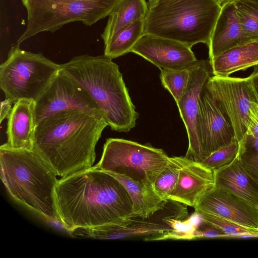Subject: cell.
Listing matches in <instances>:
<instances>
[{"mask_svg":"<svg viewBox=\"0 0 258 258\" xmlns=\"http://www.w3.org/2000/svg\"><path fill=\"white\" fill-rule=\"evenodd\" d=\"M168 0H148L147 2V6L148 10L160 4L166 2Z\"/></svg>","mask_w":258,"mask_h":258,"instance_id":"obj_33","label":"cell"},{"mask_svg":"<svg viewBox=\"0 0 258 258\" xmlns=\"http://www.w3.org/2000/svg\"><path fill=\"white\" fill-rule=\"evenodd\" d=\"M60 69L88 93L113 131L128 132L139 117L118 66L104 54H83Z\"/></svg>","mask_w":258,"mask_h":258,"instance_id":"obj_3","label":"cell"},{"mask_svg":"<svg viewBox=\"0 0 258 258\" xmlns=\"http://www.w3.org/2000/svg\"><path fill=\"white\" fill-rule=\"evenodd\" d=\"M206 86L229 117L239 143L247 132L252 105L258 103L249 77L213 75Z\"/></svg>","mask_w":258,"mask_h":258,"instance_id":"obj_10","label":"cell"},{"mask_svg":"<svg viewBox=\"0 0 258 258\" xmlns=\"http://www.w3.org/2000/svg\"><path fill=\"white\" fill-rule=\"evenodd\" d=\"M221 7L228 3L233 2L235 0H215Z\"/></svg>","mask_w":258,"mask_h":258,"instance_id":"obj_34","label":"cell"},{"mask_svg":"<svg viewBox=\"0 0 258 258\" xmlns=\"http://www.w3.org/2000/svg\"><path fill=\"white\" fill-rule=\"evenodd\" d=\"M107 126L104 118L85 111L57 112L36 124L33 149L65 178L93 167L96 145Z\"/></svg>","mask_w":258,"mask_h":258,"instance_id":"obj_2","label":"cell"},{"mask_svg":"<svg viewBox=\"0 0 258 258\" xmlns=\"http://www.w3.org/2000/svg\"><path fill=\"white\" fill-rule=\"evenodd\" d=\"M169 157L164 150L122 139H108L101 158L95 167L122 175L153 188L158 176L167 166Z\"/></svg>","mask_w":258,"mask_h":258,"instance_id":"obj_7","label":"cell"},{"mask_svg":"<svg viewBox=\"0 0 258 258\" xmlns=\"http://www.w3.org/2000/svg\"><path fill=\"white\" fill-rule=\"evenodd\" d=\"M234 3L243 32L251 42L258 41V7L249 0Z\"/></svg>","mask_w":258,"mask_h":258,"instance_id":"obj_25","label":"cell"},{"mask_svg":"<svg viewBox=\"0 0 258 258\" xmlns=\"http://www.w3.org/2000/svg\"><path fill=\"white\" fill-rule=\"evenodd\" d=\"M1 179L11 196L49 221L61 224L55 199L57 175L34 149L0 147Z\"/></svg>","mask_w":258,"mask_h":258,"instance_id":"obj_4","label":"cell"},{"mask_svg":"<svg viewBox=\"0 0 258 258\" xmlns=\"http://www.w3.org/2000/svg\"><path fill=\"white\" fill-rule=\"evenodd\" d=\"M144 20L137 21L122 29L104 44V54L111 58L130 52L144 34Z\"/></svg>","mask_w":258,"mask_h":258,"instance_id":"obj_23","label":"cell"},{"mask_svg":"<svg viewBox=\"0 0 258 258\" xmlns=\"http://www.w3.org/2000/svg\"><path fill=\"white\" fill-rule=\"evenodd\" d=\"M196 213L199 215L202 222L218 228L226 234L229 238L258 237L257 233L256 232L243 227L226 219L202 212Z\"/></svg>","mask_w":258,"mask_h":258,"instance_id":"obj_28","label":"cell"},{"mask_svg":"<svg viewBox=\"0 0 258 258\" xmlns=\"http://www.w3.org/2000/svg\"><path fill=\"white\" fill-rule=\"evenodd\" d=\"M215 0H168L148 10L144 34L172 39L190 48L210 44L221 10Z\"/></svg>","mask_w":258,"mask_h":258,"instance_id":"obj_5","label":"cell"},{"mask_svg":"<svg viewBox=\"0 0 258 258\" xmlns=\"http://www.w3.org/2000/svg\"><path fill=\"white\" fill-rule=\"evenodd\" d=\"M239 144L236 157L244 171L258 183V137L245 134Z\"/></svg>","mask_w":258,"mask_h":258,"instance_id":"obj_26","label":"cell"},{"mask_svg":"<svg viewBox=\"0 0 258 258\" xmlns=\"http://www.w3.org/2000/svg\"><path fill=\"white\" fill-rule=\"evenodd\" d=\"M251 42L242 30L234 2L222 6L211 36L209 59Z\"/></svg>","mask_w":258,"mask_h":258,"instance_id":"obj_17","label":"cell"},{"mask_svg":"<svg viewBox=\"0 0 258 258\" xmlns=\"http://www.w3.org/2000/svg\"><path fill=\"white\" fill-rule=\"evenodd\" d=\"M239 144L237 139L229 145L210 155L202 162L213 171L222 168L231 163L236 158Z\"/></svg>","mask_w":258,"mask_h":258,"instance_id":"obj_29","label":"cell"},{"mask_svg":"<svg viewBox=\"0 0 258 258\" xmlns=\"http://www.w3.org/2000/svg\"><path fill=\"white\" fill-rule=\"evenodd\" d=\"M55 199L61 225L69 232L135 216L125 187L114 176L94 166L59 179Z\"/></svg>","mask_w":258,"mask_h":258,"instance_id":"obj_1","label":"cell"},{"mask_svg":"<svg viewBox=\"0 0 258 258\" xmlns=\"http://www.w3.org/2000/svg\"><path fill=\"white\" fill-rule=\"evenodd\" d=\"M214 173V185L226 189L258 207V183L244 171L237 157Z\"/></svg>","mask_w":258,"mask_h":258,"instance_id":"obj_19","label":"cell"},{"mask_svg":"<svg viewBox=\"0 0 258 258\" xmlns=\"http://www.w3.org/2000/svg\"><path fill=\"white\" fill-rule=\"evenodd\" d=\"M189 69L190 76L187 85L176 104L188 140L185 156L197 161L199 151L200 96L203 88L213 76V73L209 59L198 60Z\"/></svg>","mask_w":258,"mask_h":258,"instance_id":"obj_13","label":"cell"},{"mask_svg":"<svg viewBox=\"0 0 258 258\" xmlns=\"http://www.w3.org/2000/svg\"><path fill=\"white\" fill-rule=\"evenodd\" d=\"M199 103V151L197 161L202 162L236 138L229 117L212 96L206 84L200 93Z\"/></svg>","mask_w":258,"mask_h":258,"instance_id":"obj_12","label":"cell"},{"mask_svg":"<svg viewBox=\"0 0 258 258\" xmlns=\"http://www.w3.org/2000/svg\"><path fill=\"white\" fill-rule=\"evenodd\" d=\"M210 61L213 75L219 77H228L236 72L257 66L258 41L228 49Z\"/></svg>","mask_w":258,"mask_h":258,"instance_id":"obj_20","label":"cell"},{"mask_svg":"<svg viewBox=\"0 0 258 258\" xmlns=\"http://www.w3.org/2000/svg\"><path fill=\"white\" fill-rule=\"evenodd\" d=\"M35 101L20 99L13 105L7 121V145L16 149H32L36 122Z\"/></svg>","mask_w":258,"mask_h":258,"instance_id":"obj_18","label":"cell"},{"mask_svg":"<svg viewBox=\"0 0 258 258\" xmlns=\"http://www.w3.org/2000/svg\"><path fill=\"white\" fill-rule=\"evenodd\" d=\"M130 52L142 56L161 71L188 68L198 60L186 45L150 34H143Z\"/></svg>","mask_w":258,"mask_h":258,"instance_id":"obj_15","label":"cell"},{"mask_svg":"<svg viewBox=\"0 0 258 258\" xmlns=\"http://www.w3.org/2000/svg\"><path fill=\"white\" fill-rule=\"evenodd\" d=\"M27 25L17 41L20 44L43 32L54 33L70 23L91 26L108 16L118 0H21Z\"/></svg>","mask_w":258,"mask_h":258,"instance_id":"obj_6","label":"cell"},{"mask_svg":"<svg viewBox=\"0 0 258 258\" xmlns=\"http://www.w3.org/2000/svg\"><path fill=\"white\" fill-rule=\"evenodd\" d=\"M187 217L186 205L168 199L161 208L147 218L133 216L116 223L77 228L71 231L70 234L75 237L98 239L164 240L173 229L175 220H184Z\"/></svg>","mask_w":258,"mask_h":258,"instance_id":"obj_9","label":"cell"},{"mask_svg":"<svg viewBox=\"0 0 258 258\" xmlns=\"http://www.w3.org/2000/svg\"><path fill=\"white\" fill-rule=\"evenodd\" d=\"M111 174L123 184L130 194L135 216L147 218L161 208L167 200L161 199L153 188L146 187L124 176Z\"/></svg>","mask_w":258,"mask_h":258,"instance_id":"obj_22","label":"cell"},{"mask_svg":"<svg viewBox=\"0 0 258 258\" xmlns=\"http://www.w3.org/2000/svg\"><path fill=\"white\" fill-rule=\"evenodd\" d=\"M68 110L83 111L105 119L86 90L60 69L35 101L36 124L51 115Z\"/></svg>","mask_w":258,"mask_h":258,"instance_id":"obj_11","label":"cell"},{"mask_svg":"<svg viewBox=\"0 0 258 258\" xmlns=\"http://www.w3.org/2000/svg\"><path fill=\"white\" fill-rule=\"evenodd\" d=\"M148 11L146 0H118L108 15L101 35L104 43L124 27L137 21L145 20Z\"/></svg>","mask_w":258,"mask_h":258,"instance_id":"obj_21","label":"cell"},{"mask_svg":"<svg viewBox=\"0 0 258 258\" xmlns=\"http://www.w3.org/2000/svg\"><path fill=\"white\" fill-rule=\"evenodd\" d=\"M188 160L185 156L169 157L167 166L158 176L153 186L155 192L161 199H169L177 181L180 170Z\"/></svg>","mask_w":258,"mask_h":258,"instance_id":"obj_24","label":"cell"},{"mask_svg":"<svg viewBox=\"0 0 258 258\" xmlns=\"http://www.w3.org/2000/svg\"><path fill=\"white\" fill-rule=\"evenodd\" d=\"M229 238L224 232L216 227L203 222L199 225L194 234V239Z\"/></svg>","mask_w":258,"mask_h":258,"instance_id":"obj_30","label":"cell"},{"mask_svg":"<svg viewBox=\"0 0 258 258\" xmlns=\"http://www.w3.org/2000/svg\"><path fill=\"white\" fill-rule=\"evenodd\" d=\"M248 77L258 100V65L254 67L252 73Z\"/></svg>","mask_w":258,"mask_h":258,"instance_id":"obj_32","label":"cell"},{"mask_svg":"<svg viewBox=\"0 0 258 258\" xmlns=\"http://www.w3.org/2000/svg\"><path fill=\"white\" fill-rule=\"evenodd\" d=\"M194 209L196 212L226 219L258 235V207L226 189L214 185L201 197Z\"/></svg>","mask_w":258,"mask_h":258,"instance_id":"obj_14","label":"cell"},{"mask_svg":"<svg viewBox=\"0 0 258 258\" xmlns=\"http://www.w3.org/2000/svg\"><path fill=\"white\" fill-rule=\"evenodd\" d=\"M60 69L42 53L13 47L0 66V88L15 103L20 99L36 101Z\"/></svg>","mask_w":258,"mask_h":258,"instance_id":"obj_8","label":"cell"},{"mask_svg":"<svg viewBox=\"0 0 258 258\" xmlns=\"http://www.w3.org/2000/svg\"><path fill=\"white\" fill-rule=\"evenodd\" d=\"M14 103L10 99L6 98L1 102L0 110V123L7 119L10 115Z\"/></svg>","mask_w":258,"mask_h":258,"instance_id":"obj_31","label":"cell"},{"mask_svg":"<svg viewBox=\"0 0 258 258\" xmlns=\"http://www.w3.org/2000/svg\"><path fill=\"white\" fill-rule=\"evenodd\" d=\"M189 76V68L161 71L160 79L162 85L170 93L176 103L186 89Z\"/></svg>","mask_w":258,"mask_h":258,"instance_id":"obj_27","label":"cell"},{"mask_svg":"<svg viewBox=\"0 0 258 258\" xmlns=\"http://www.w3.org/2000/svg\"><path fill=\"white\" fill-rule=\"evenodd\" d=\"M254 3L256 6L258 7V0H249Z\"/></svg>","mask_w":258,"mask_h":258,"instance_id":"obj_35","label":"cell"},{"mask_svg":"<svg viewBox=\"0 0 258 258\" xmlns=\"http://www.w3.org/2000/svg\"><path fill=\"white\" fill-rule=\"evenodd\" d=\"M214 184V171L201 162L189 159L180 169L169 199L194 208L201 197Z\"/></svg>","mask_w":258,"mask_h":258,"instance_id":"obj_16","label":"cell"}]
</instances>
